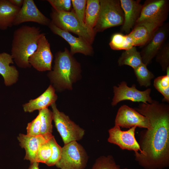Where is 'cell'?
I'll return each instance as SVG.
<instances>
[{
    "instance_id": "19",
    "label": "cell",
    "mask_w": 169,
    "mask_h": 169,
    "mask_svg": "<svg viewBox=\"0 0 169 169\" xmlns=\"http://www.w3.org/2000/svg\"><path fill=\"white\" fill-rule=\"evenodd\" d=\"M11 54L6 52L0 53V74L3 76L7 86L16 83L18 79L19 72L15 66H10L13 63Z\"/></svg>"
},
{
    "instance_id": "31",
    "label": "cell",
    "mask_w": 169,
    "mask_h": 169,
    "mask_svg": "<svg viewBox=\"0 0 169 169\" xmlns=\"http://www.w3.org/2000/svg\"><path fill=\"white\" fill-rule=\"evenodd\" d=\"M49 141L51 146L52 153L50 158L45 164L49 166H52L55 165L59 159L62 147L57 143L54 136L51 137Z\"/></svg>"
},
{
    "instance_id": "21",
    "label": "cell",
    "mask_w": 169,
    "mask_h": 169,
    "mask_svg": "<svg viewBox=\"0 0 169 169\" xmlns=\"http://www.w3.org/2000/svg\"><path fill=\"white\" fill-rule=\"evenodd\" d=\"M118 63L120 66L127 65L133 69L143 63L140 52L137 51L135 46L123 52L119 58Z\"/></svg>"
},
{
    "instance_id": "3",
    "label": "cell",
    "mask_w": 169,
    "mask_h": 169,
    "mask_svg": "<svg viewBox=\"0 0 169 169\" xmlns=\"http://www.w3.org/2000/svg\"><path fill=\"white\" fill-rule=\"evenodd\" d=\"M80 69L79 64L65 48L64 51L56 54L53 69L50 71L48 75L58 90H71Z\"/></svg>"
},
{
    "instance_id": "28",
    "label": "cell",
    "mask_w": 169,
    "mask_h": 169,
    "mask_svg": "<svg viewBox=\"0 0 169 169\" xmlns=\"http://www.w3.org/2000/svg\"><path fill=\"white\" fill-rule=\"evenodd\" d=\"M92 169H128L127 168H121L117 165L113 157L111 155L101 156L95 161Z\"/></svg>"
},
{
    "instance_id": "5",
    "label": "cell",
    "mask_w": 169,
    "mask_h": 169,
    "mask_svg": "<svg viewBox=\"0 0 169 169\" xmlns=\"http://www.w3.org/2000/svg\"><path fill=\"white\" fill-rule=\"evenodd\" d=\"M50 17L52 22L59 28L73 32L92 44L96 33L79 21L73 9L69 12H62L53 9Z\"/></svg>"
},
{
    "instance_id": "27",
    "label": "cell",
    "mask_w": 169,
    "mask_h": 169,
    "mask_svg": "<svg viewBox=\"0 0 169 169\" xmlns=\"http://www.w3.org/2000/svg\"><path fill=\"white\" fill-rule=\"evenodd\" d=\"M137 81L141 86L146 87L151 85V80L154 76L147 67V66L142 63L134 69Z\"/></svg>"
},
{
    "instance_id": "16",
    "label": "cell",
    "mask_w": 169,
    "mask_h": 169,
    "mask_svg": "<svg viewBox=\"0 0 169 169\" xmlns=\"http://www.w3.org/2000/svg\"><path fill=\"white\" fill-rule=\"evenodd\" d=\"M120 1L124 17L121 31L128 34L140 17L142 5L141 3L140 0H120Z\"/></svg>"
},
{
    "instance_id": "26",
    "label": "cell",
    "mask_w": 169,
    "mask_h": 169,
    "mask_svg": "<svg viewBox=\"0 0 169 169\" xmlns=\"http://www.w3.org/2000/svg\"><path fill=\"white\" fill-rule=\"evenodd\" d=\"M166 75L156 78L154 81L155 88L164 97L163 100L169 102V67L166 70Z\"/></svg>"
},
{
    "instance_id": "1",
    "label": "cell",
    "mask_w": 169,
    "mask_h": 169,
    "mask_svg": "<svg viewBox=\"0 0 169 169\" xmlns=\"http://www.w3.org/2000/svg\"><path fill=\"white\" fill-rule=\"evenodd\" d=\"M148 119L150 126L141 132V152L135 153L136 161L145 169H163L169 166V106L153 100L135 109Z\"/></svg>"
},
{
    "instance_id": "33",
    "label": "cell",
    "mask_w": 169,
    "mask_h": 169,
    "mask_svg": "<svg viewBox=\"0 0 169 169\" xmlns=\"http://www.w3.org/2000/svg\"><path fill=\"white\" fill-rule=\"evenodd\" d=\"M54 10L59 12H69L71 11V0H48Z\"/></svg>"
},
{
    "instance_id": "25",
    "label": "cell",
    "mask_w": 169,
    "mask_h": 169,
    "mask_svg": "<svg viewBox=\"0 0 169 169\" xmlns=\"http://www.w3.org/2000/svg\"><path fill=\"white\" fill-rule=\"evenodd\" d=\"M40 117V134L42 136L52 135L53 112L48 108L39 110Z\"/></svg>"
},
{
    "instance_id": "14",
    "label": "cell",
    "mask_w": 169,
    "mask_h": 169,
    "mask_svg": "<svg viewBox=\"0 0 169 169\" xmlns=\"http://www.w3.org/2000/svg\"><path fill=\"white\" fill-rule=\"evenodd\" d=\"M30 22L48 26L51 21L41 12L33 0H24L23 4L14 22L13 25Z\"/></svg>"
},
{
    "instance_id": "23",
    "label": "cell",
    "mask_w": 169,
    "mask_h": 169,
    "mask_svg": "<svg viewBox=\"0 0 169 169\" xmlns=\"http://www.w3.org/2000/svg\"><path fill=\"white\" fill-rule=\"evenodd\" d=\"M153 34L145 26L135 25L128 35L131 39L133 46H144L149 41Z\"/></svg>"
},
{
    "instance_id": "8",
    "label": "cell",
    "mask_w": 169,
    "mask_h": 169,
    "mask_svg": "<svg viewBox=\"0 0 169 169\" xmlns=\"http://www.w3.org/2000/svg\"><path fill=\"white\" fill-rule=\"evenodd\" d=\"M51 106L53 120L64 145L81 139L84 135V130L72 121L68 116L59 111L55 103Z\"/></svg>"
},
{
    "instance_id": "36",
    "label": "cell",
    "mask_w": 169,
    "mask_h": 169,
    "mask_svg": "<svg viewBox=\"0 0 169 169\" xmlns=\"http://www.w3.org/2000/svg\"><path fill=\"white\" fill-rule=\"evenodd\" d=\"M39 163L34 161L31 163V165L28 169H39L38 167Z\"/></svg>"
},
{
    "instance_id": "20",
    "label": "cell",
    "mask_w": 169,
    "mask_h": 169,
    "mask_svg": "<svg viewBox=\"0 0 169 169\" xmlns=\"http://www.w3.org/2000/svg\"><path fill=\"white\" fill-rule=\"evenodd\" d=\"M21 8L15 6L9 0H0V29L5 30L13 25Z\"/></svg>"
},
{
    "instance_id": "12",
    "label": "cell",
    "mask_w": 169,
    "mask_h": 169,
    "mask_svg": "<svg viewBox=\"0 0 169 169\" xmlns=\"http://www.w3.org/2000/svg\"><path fill=\"white\" fill-rule=\"evenodd\" d=\"M136 126L126 131H122L119 126H115L109 130L108 141L118 146L122 150L133 151L135 153L141 151L135 137Z\"/></svg>"
},
{
    "instance_id": "2",
    "label": "cell",
    "mask_w": 169,
    "mask_h": 169,
    "mask_svg": "<svg viewBox=\"0 0 169 169\" xmlns=\"http://www.w3.org/2000/svg\"><path fill=\"white\" fill-rule=\"evenodd\" d=\"M42 33L39 27L28 25H23L14 31L11 54L18 67L32 66L28 60L37 48L38 41Z\"/></svg>"
},
{
    "instance_id": "22",
    "label": "cell",
    "mask_w": 169,
    "mask_h": 169,
    "mask_svg": "<svg viewBox=\"0 0 169 169\" xmlns=\"http://www.w3.org/2000/svg\"><path fill=\"white\" fill-rule=\"evenodd\" d=\"M100 9L99 0H87L84 23L89 28L93 29L95 27L98 19Z\"/></svg>"
},
{
    "instance_id": "13",
    "label": "cell",
    "mask_w": 169,
    "mask_h": 169,
    "mask_svg": "<svg viewBox=\"0 0 169 169\" xmlns=\"http://www.w3.org/2000/svg\"><path fill=\"white\" fill-rule=\"evenodd\" d=\"M115 125L126 128L136 126L148 129L150 123L146 117L135 109L123 105L118 109L115 120Z\"/></svg>"
},
{
    "instance_id": "15",
    "label": "cell",
    "mask_w": 169,
    "mask_h": 169,
    "mask_svg": "<svg viewBox=\"0 0 169 169\" xmlns=\"http://www.w3.org/2000/svg\"><path fill=\"white\" fill-rule=\"evenodd\" d=\"M48 26L53 33L62 37L69 44L70 46V53L72 55L78 53L85 55L92 54L93 49L91 44L83 38L73 36L68 31L59 28L51 21Z\"/></svg>"
},
{
    "instance_id": "35",
    "label": "cell",
    "mask_w": 169,
    "mask_h": 169,
    "mask_svg": "<svg viewBox=\"0 0 169 169\" xmlns=\"http://www.w3.org/2000/svg\"><path fill=\"white\" fill-rule=\"evenodd\" d=\"M9 1L13 5L21 8L23 3L24 0H9Z\"/></svg>"
},
{
    "instance_id": "34",
    "label": "cell",
    "mask_w": 169,
    "mask_h": 169,
    "mask_svg": "<svg viewBox=\"0 0 169 169\" xmlns=\"http://www.w3.org/2000/svg\"><path fill=\"white\" fill-rule=\"evenodd\" d=\"M40 117L38 113L37 116L31 122L28 124L26 127L27 135L33 136L40 135Z\"/></svg>"
},
{
    "instance_id": "30",
    "label": "cell",
    "mask_w": 169,
    "mask_h": 169,
    "mask_svg": "<svg viewBox=\"0 0 169 169\" xmlns=\"http://www.w3.org/2000/svg\"><path fill=\"white\" fill-rule=\"evenodd\" d=\"M49 140L40 146L36 155V161L45 164L50 158L52 151Z\"/></svg>"
},
{
    "instance_id": "18",
    "label": "cell",
    "mask_w": 169,
    "mask_h": 169,
    "mask_svg": "<svg viewBox=\"0 0 169 169\" xmlns=\"http://www.w3.org/2000/svg\"><path fill=\"white\" fill-rule=\"evenodd\" d=\"M57 98L54 87L50 85L40 96L23 105V110L25 112L31 113L36 110H39L48 108L55 103Z\"/></svg>"
},
{
    "instance_id": "7",
    "label": "cell",
    "mask_w": 169,
    "mask_h": 169,
    "mask_svg": "<svg viewBox=\"0 0 169 169\" xmlns=\"http://www.w3.org/2000/svg\"><path fill=\"white\" fill-rule=\"evenodd\" d=\"M88 158L84 147L74 141L62 147L60 157L55 165L61 169H84Z\"/></svg>"
},
{
    "instance_id": "17",
    "label": "cell",
    "mask_w": 169,
    "mask_h": 169,
    "mask_svg": "<svg viewBox=\"0 0 169 169\" xmlns=\"http://www.w3.org/2000/svg\"><path fill=\"white\" fill-rule=\"evenodd\" d=\"M53 136L51 135L33 136L20 134L18 139L21 147L25 151L24 159L29 161L31 163L35 161L36 155L40 146Z\"/></svg>"
},
{
    "instance_id": "10",
    "label": "cell",
    "mask_w": 169,
    "mask_h": 169,
    "mask_svg": "<svg viewBox=\"0 0 169 169\" xmlns=\"http://www.w3.org/2000/svg\"><path fill=\"white\" fill-rule=\"evenodd\" d=\"M169 34V24L165 23L152 34L140 52L142 62L146 66L151 62L166 41Z\"/></svg>"
},
{
    "instance_id": "29",
    "label": "cell",
    "mask_w": 169,
    "mask_h": 169,
    "mask_svg": "<svg viewBox=\"0 0 169 169\" xmlns=\"http://www.w3.org/2000/svg\"><path fill=\"white\" fill-rule=\"evenodd\" d=\"M156 61L160 64L163 71L169 67V42L166 41L159 50L156 56Z\"/></svg>"
},
{
    "instance_id": "6",
    "label": "cell",
    "mask_w": 169,
    "mask_h": 169,
    "mask_svg": "<svg viewBox=\"0 0 169 169\" xmlns=\"http://www.w3.org/2000/svg\"><path fill=\"white\" fill-rule=\"evenodd\" d=\"M100 9L94 31L103 32L108 28L122 25L124 13L119 0H100Z\"/></svg>"
},
{
    "instance_id": "32",
    "label": "cell",
    "mask_w": 169,
    "mask_h": 169,
    "mask_svg": "<svg viewBox=\"0 0 169 169\" xmlns=\"http://www.w3.org/2000/svg\"><path fill=\"white\" fill-rule=\"evenodd\" d=\"M87 0H72L71 2L74 13L79 21L84 24Z\"/></svg>"
},
{
    "instance_id": "24",
    "label": "cell",
    "mask_w": 169,
    "mask_h": 169,
    "mask_svg": "<svg viewBox=\"0 0 169 169\" xmlns=\"http://www.w3.org/2000/svg\"><path fill=\"white\" fill-rule=\"evenodd\" d=\"M109 44L110 48L114 50H125L134 46L131 39L128 34L124 35L120 33L113 35Z\"/></svg>"
},
{
    "instance_id": "11",
    "label": "cell",
    "mask_w": 169,
    "mask_h": 169,
    "mask_svg": "<svg viewBox=\"0 0 169 169\" xmlns=\"http://www.w3.org/2000/svg\"><path fill=\"white\" fill-rule=\"evenodd\" d=\"M37 44V48L29 58V62L31 66L38 71H50L53 56L50 44L44 33H41Z\"/></svg>"
},
{
    "instance_id": "4",
    "label": "cell",
    "mask_w": 169,
    "mask_h": 169,
    "mask_svg": "<svg viewBox=\"0 0 169 169\" xmlns=\"http://www.w3.org/2000/svg\"><path fill=\"white\" fill-rule=\"evenodd\" d=\"M169 11L168 0H147L142 5L141 14L135 25L146 26L153 33L167 19Z\"/></svg>"
},
{
    "instance_id": "9",
    "label": "cell",
    "mask_w": 169,
    "mask_h": 169,
    "mask_svg": "<svg viewBox=\"0 0 169 169\" xmlns=\"http://www.w3.org/2000/svg\"><path fill=\"white\" fill-rule=\"evenodd\" d=\"M114 96L111 105H116L119 102L124 100H129L134 102H142L151 103L153 100L150 96L151 89L148 88L141 91L137 89L135 84L129 87L125 81H122L118 86L113 87Z\"/></svg>"
}]
</instances>
